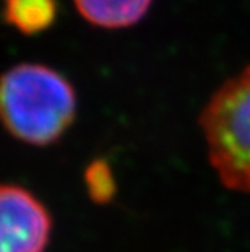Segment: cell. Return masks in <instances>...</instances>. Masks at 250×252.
Segmentation results:
<instances>
[{
    "label": "cell",
    "mask_w": 250,
    "mask_h": 252,
    "mask_svg": "<svg viewBox=\"0 0 250 252\" xmlns=\"http://www.w3.org/2000/svg\"><path fill=\"white\" fill-rule=\"evenodd\" d=\"M75 114V90L54 68L18 63L0 75V122L18 140L34 147L54 143Z\"/></svg>",
    "instance_id": "obj_1"
},
{
    "label": "cell",
    "mask_w": 250,
    "mask_h": 252,
    "mask_svg": "<svg viewBox=\"0 0 250 252\" xmlns=\"http://www.w3.org/2000/svg\"><path fill=\"white\" fill-rule=\"evenodd\" d=\"M198 122L218 178L250 194V65L213 93Z\"/></svg>",
    "instance_id": "obj_2"
},
{
    "label": "cell",
    "mask_w": 250,
    "mask_h": 252,
    "mask_svg": "<svg viewBox=\"0 0 250 252\" xmlns=\"http://www.w3.org/2000/svg\"><path fill=\"white\" fill-rule=\"evenodd\" d=\"M52 218L29 190L0 184V252H46Z\"/></svg>",
    "instance_id": "obj_3"
},
{
    "label": "cell",
    "mask_w": 250,
    "mask_h": 252,
    "mask_svg": "<svg viewBox=\"0 0 250 252\" xmlns=\"http://www.w3.org/2000/svg\"><path fill=\"white\" fill-rule=\"evenodd\" d=\"M73 3L88 23L119 30L137 25L148 13L153 0H73Z\"/></svg>",
    "instance_id": "obj_4"
},
{
    "label": "cell",
    "mask_w": 250,
    "mask_h": 252,
    "mask_svg": "<svg viewBox=\"0 0 250 252\" xmlns=\"http://www.w3.org/2000/svg\"><path fill=\"white\" fill-rule=\"evenodd\" d=\"M57 0H5L3 20L23 34H38L57 18Z\"/></svg>",
    "instance_id": "obj_5"
}]
</instances>
